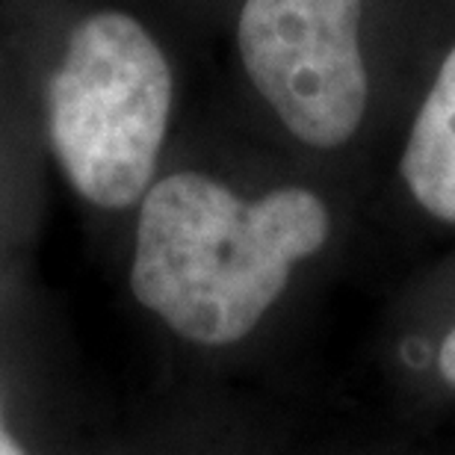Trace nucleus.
<instances>
[{
	"instance_id": "obj_1",
	"label": "nucleus",
	"mask_w": 455,
	"mask_h": 455,
	"mask_svg": "<svg viewBox=\"0 0 455 455\" xmlns=\"http://www.w3.org/2000/svg\"><path fill=\"white\" fill-rule=\"evenodd\" d=\"M329 234L331 213L314 189L278 187L245 202L202 172H175L142 198L131 287L180 338L228 346L260 323Z\"/></svg>"
},
{
	"instance_id": "obj_2",
	"label": "nucleus",
	"mask_w": 455,
	"mask_h": 455,
	"mask_svg": "<svg viewBox=\"0 0 455 455\" xmlns=\"http://www.w3.org/2000/svg\"><path fill=\"white\" fill-rule=\"evenodd\" d=\"M172 95L166 53L133 15L98 12L71 33L48 84V136L86 202L122 211L148 193Z\"/></svg>"
},
{
	"instance_id": "obj_3",
	"label": "nucleus",
	"mask_w": 455,
	"mask_h": 455,
	"mask_svg": "<svg viewBox=\"0 0 455 455\" xmlns=\"http://www.w3.org/2000/svg\"><path fill=\"white\" fill-rule=\"evenodd\" d=\"M394 12V0H243L236 53L290 136L343 148L370 116Z\"/></svg>"
},
{
	"instance_id": "obj_4",
	"label": "nucleus",
	"mask_w": 455,
	"mask_h": 455,
	"mask_svg": "<svg viewBox=\"0 0 455 455\" xmlns=\"http://www.w3.org/2000/svg\"><path fill=\"white\" fill-rule=\"evenodd\" d=\"M399 175L420 211L455 228V30L441 44L414 110Z\"/></svg>"
},
{
	"instance_id": "obj_5",
	"label": "nucleus",
	"mask_w": 455,
	"mask_h": 455,
	"mask_svg": "<svg viewBox=\"0 0 455 455\" xmlns=\"http://www.w3.org/2000/svg\"><path fill=\"white\" fill-rule=\"evenodd\" d=\"M438 367H441L443 381H447L450 387H455V325H452V331H450L447 338H443V343H441Z\"/></svg>"
},
{
	"instance_id": "obj_6",
	"label": "nucleus",
	"mask_w": 455,
	"mask_h": 455,
	"mask_svg": "<svg viewBox=\"0 0 455 455\" xmlns=\"http://www.w3.org/2000/svg\"><path fill=\"white\" fill-rule=\"evenodd\" d=\"M0 455H27V452L12 441V435L6 432L4 420H0Z\"/></svg>"
}]
</instances>
